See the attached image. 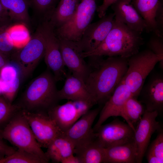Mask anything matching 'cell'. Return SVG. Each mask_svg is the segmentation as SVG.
Returning a JSON list of instances; mask_svg holds the SVG:
<instances>
[{"instance_id": "1", "label": "cell", "mask_w": 163, "mask_h": 163, "mask_svg": "<svg viewBox=\"0 0 163 163\" xmlns=\"http://www.w3.org/2000/svg\"><path fill=\"white\" fill-rule=\"evenodd\" d=\"M90 71L85 83L96 104H104L121 81L128 58L92 56L88 57Z\"/></svg>"}, {"instance_id": "2", "label": "cell", "mask_w": 163, "mask_h": 163, "mask_svg": "<svg viewBox=\"0 0 163 163\" xmlns=\"http://www.w3.org/2000/svg\"><path fill=\"white\" fill-rule=\"evenodd\" d=\"M141 34L114 18L112 28L103 41L94 50L82 52L81 56L84 58L92 56L128 58L138 53L143 45Z\"/></svg>"}, {"instance_id": "3", "label": "cell", "mask_w": 163, "mask_h": 163, "mask_svg": "<svg viewBox=\"0 0 163 163\" xmlns=\"http://www.w3.org/2000/svg\"><path fill=\"white\" fill-rule=\"evenodd\" d=\"M56 82L47 69L30 83L17 104L22 109L28 111L47 112L59 101Z\"/></svg>"}, {"instance_id": "4", "label": "cell", "mask_w": 163, "mask_h": 163, "mask_svg": "<svg viewBox=\"0 0 163 163\" xmlns=\"http://www.w3.org/2000/svg\"><path fill=\"white\" fill-rule=\"evenodd\" d=\"M0 139L7 140L18 149L36 156L46 163L49 161L45 152L36 140L22 109L0 130Z\"/></svg>"}, {"instance_id": "5", "label": "cell", "mask_w": 163, "mask_h": 163, "mask_svg": "<svg viewBox=\"0 0 163 163\" xmlns=\"http://www.w3.org/2000/svg\"><path fill=\"white\" fill-rule=\"evenodd\" d=\"M163 67V57L146 49L128 58V68L121 81L129 88L133 97L137 98L145 80L156 64Z\"/></svg>"}, {"instance_id": "6", "label": "cell", "mask_w": 163, "mask_h": 163, "mask_svg": "<svg viewBox=\"0 0 163 163\" xmlns=\"http://www.w3.org/2000/svg\"><path fill=\"white\" fill-rule=\"evenodd\" d=\"M45 46L43 29L41 23L26 44L17 50L10 57V60L18 68L22 80L30 75L44 57Z\"/></svg>"}, {"instance_id": "7", "label": "cell", "mask_w": 163, "mask_h": 163, "mask_svg": "<svg viewBox=\"0 0 163 163\" xmlns=\"http://www.w3.org/2000/svg\"><path fill=\"white\" fill-rule=\"evenodd\" d=\"M97 8L95 0H82L71 19L61 27L54 29L56 36L74 42L79 40L91 23Z\"/></svg>"}, {"instance_id": "8", "label": "cell", "mask_w": 163, "mask_h": 163, "mask_svg": "<svg viewBox=\"0 0 163 163\" xmlns=\"http://www.w3.org/2000/svg\"><path fill=\"white\" fill-rule=\"evenodd\" d=\"M32 132L41 147L47 148L57 137L63 134L54 121L47 112L31 111L22 109Z\"/></svg>"}, {"instance_id": "9", "label": "cell", "mask_w": 163, "mask_h": 163, "mask_svg": "<svg viewBox=\"0 0 163 163\" xmlns=\"http://www.w3.org/2000/svg\"><path fill=\"white\" fill-rule=\"evenodd\" d=\"M45 39L44 61L47 68L52 72L56 82L65 78L67 75L60 50L59 42L54 28L49 21L41 23Z\"/></svg>"}, {"instance_id": "10", "label": "cell", "mask_w": 163, "mask_h": 163, "mask_svg": "<svg viewBox=\"0 0 163 163\" xmlns=\"http://www.w3.org/2000/svg\"><path fill=\"white\" fill-rule=\"evenodd\" d=\"M94 105L87 101H69L54 106L47 112L63 133Z\"/></svg>"}, {"instance_id": "11", "label": "cell", "mask_w": 163, "mask_h": 163, "mask_svg": "<svg viewBox=\"0 0 163 163\" xmlns=\"http://www.w3.org/2000/svg\"><path fill=\"white\" fill-rule=\"evenodd\" d=\"M95 132L96 140L104 148L134 140L133 129L127 123L118 120L102 125Z\"/></svg>"}, {"instance_id": "12", "label": "cell", "mask_w": 163, "mask_h": 163, "mask_svg": "<svg viewBox=\"0 0 163 163\" xmlns=\"http://www.w3.org/2000/svg\"><path fill=\"white\" fill-rule=\"evenodd\" d=\"M113 13L105 14L97 21L91 23L78 41L74 42L82 52L91 51L104 40L113 26Z\"/></svg>"}, {"instance_id": "13", "label": "cell", "mask_w": 163, "mask_h": 163, "mask_svg": "<svg viewBox=\"0 0 163 163\" xmlns=\"http://www.w3.org/2000/svg\"><path fill=\"white\" fill-rule=\"evenodd\" d=\"M158 114L157 111H150L145 110L134 131V141L136 149V163L142 162L147 150L152 135L162 129L156 120Z\"/></svg>"}, {"instance_id": "14", "label": "cell", "mask_w": 163, "mask_h": 163, "mask_svg": "<svg viewBox=\"0 0 163 163\" xmlns=\"http://www.w3.org/2000/svg\"><path fill=\"white\" fill-rule=\"evenodd\" d=\"M58 38L60 50L65 66L68 68L73 75L85 82L90 69L88 63L81 56L82 52L74 41L64 39Z\"/></svg>"}, {"instance_id": "15", "label": "cell", "mask_w": 163, "mask_h": 163, "mask_svg": "<svg viewBox=\"0 0 163 163\" xmlns=\"http://www.w3.org/2000/svg\"><path fill=\"white\" fill-rule=\"evenodd\" d=\"M101 109L98 107L90 109L63 133V135L74 144L75 148L95 136L92 126Z\"/></svg>"}, {"instance_id": "16", "label": "cell", "mask_w": 163, "mask_h": 163, "mask_svg": "<svg viewBox=\"0 0 163 163\" xmlns=\"http://www.w3.org/2000/svg\"><path fill=\"white\" fill-rule=\"evenodd\" d=\"M132 96L129 88L121 81L101 109L98 119L93 128L94 131L95 132L109 117L119 116L122 106Z\"/></svg>"}, {"instance_id": "17", "label": "cell", "mask_w": 163, "mask_h": 163, "mask_svg": "<svg viewBox=\"0 0 163 163\" xmlns=\"http://www.w3.org/2000/svg\"><path fill=\"white\" fill-rule=\"evenodd\" d=\"M142 103L145 105V110L150 111L161 112L163 109V78L161 75L152 78L141 89Z\"/></svg>"}, {"instance_id": "18", "label": "cell", "mask_w": 163, "mask_h": 163, "mask_svg": "<svg viewBox=\"0 0 163 163\" xmlns=\"http://www.w3.org/2000/svg\"><path fill=\"white\" fill-rule=\"evenodd\" d=\"M111 6L115 19L137 32L141 33L147 30L145 22L129 3H126L123 0H118Z\"/></svg>"}, {"instance_id": "19", "label": "cell", "mask_w": 163, "mask_h": 163, "mask_svg": "<svg viewBox=\"0 0 163 163\" xmlns=\"http://www.w3.org/2000/svg\"><path fill=\"white\" fill-rule=\"evenodd\" d=\"M57 94L59 100L83 101L96 104L85 82L72 74H67L64 85L58 90Z\"/></svg>"}, {"instance_id": "20", "label": "cell", "mask_w": 163, "mask_h": 163, "mask_svg": "<svg viewBox=\"0 0 163 163\" xmlns=\"http://www.w3.org/2000/svg\"><path fill=\"white\" fill-rule=\"evenodd\" d=\"M136 158L134 140L104 148V163H134Z\"/></svg>"}, {"instance_id": "21", "label": "cell", "mask_w": 163, "mask_h": 163, "mask_svg": "<svg viewBox=\"0 0 163 163\" xmlns=\"http://www.w3.org/2000/svg\"><path fill=\"white\" fill-rule=\"evenodd\" d=\"M74 154L81 163H104V148L101 146L94 138L76 146Z\"/></svg>"}, {"instance_id": "22", "label": "cell", "mask_w": 163, "mask_h": 163, "mask_svg": "<svg viewBox=\"0 0 163 163\" xmlns=\"http://www.w3.org/2000/svg\"><path fill=\"white\" fill-rule=\"evenodd\" d=\"M45 153L50 160L61 163L64 159L74 154L75 146L63 134L54 139L47 147Z\"/></svg>"}, {"instance_id": "23", "label": "cell", "mask_w": 163, "mask_h": 163, "mask_svg": "<svg viewBox=\"0 0 163 163\" xmlns=\"http://www.w3.org/2000/svg\"><path fill=\"white\" fill-rule=\"evenodd\" d=\"M8 11L14 24L28 27L30 23L28 9L31 5L29 0H0Z\"/></svg>"}, {"instance_id": "24", "label": "cell", "mask_w": 163, "mask_h": 163, "mask_svg": "<svg viewBox=\"0 0 163 163\" xmlns=\"http://www.w3.org/2000/svg\"><path fill=\"white\" fill-rule=\"evenodd\" d=\"M80 1L60 0L49 21L54 29L61 27L71 19Z\"/></svg>"}, {"instance_id": "25", "label": "cell", "mask_w": 163, "mask_h": 163, "mask_svg": "<svg viewBox=\"0 0 163 163\" xmlns=\"http://www.w3.org/2000/svg\"><path fill=\"white\" fill-rule=\"evenodd\" d=\"M145 108L140 101L133 96L129 97L121 108L119 116L122 117L135 131Z\"/></svg>"}, {"instance_id": "26", "label": "cell", "mask_w": 163, "mask_h": 163, "mask_svg": "<svg viewBox=\"0 0 163 163\" xmlns=\"http://www.w3.org/2000/svg\"><path fill=\"white\" fill-rule=\"evenodd\" d=\"M160 0H134L133 4L140 15L146 22V31L156 34V27L155 19V11Z\"/></svg>"}, {"instance_id": "27", "label": "cell", "mask_w": 163, "mask_h": 163, "mask_svg": "<svg viewBox=\"0 0 163 163\" xmlns=\"http://www.w3.org/2000/svg\"><path fill=\"white\" fill-rule=\"evenodd\" d=\"M60 0H30L31 5L39 15L41 22L49 21Z\"/></svg>"}, {"instance_id": "28", "label": "cell", "mask_w": 163, "mask_h": 163, "mask_svg": "<svg viewBox=\"0 0 163 163\" xmlns=\"http://www.w3.org/2000/svg\"><path fill=\"white\" fill-rule=\"evenodd\" d=\"M0 163H46L36 156L18 149L11 155L0 159Z\"/></svg>"}, {"instance_id": "29", "label": "cell", "mask_w": 163, "mask_h": 163, "mask_svg": "<svg viewBox=\"0 0 163 163\" xmlns=\"http://www.w3.org/2000/svg\"><path fill=\"white\" fill-rule=\"evenodd\" d=\"M21 109L17 104H12L4 96H0V126L6 125Z\"/></svg>"}, {"instance_id": "30", "label": "cell", "mask_w": 163, "mask_h": 163, "mask_svg": "<svg viewBox=\"0 0 163 163\" xmlns=\"http://www.w3.org/2000/svg\"><path fill=\"white\" fill-rule=\"evenodd\" d=\"M9 28H0V51L10 59L17 50L8 34L7 29Z\"/></svg>"}, {"instance_id": "31", "label": "cell", "mask_w": 163, "mask_h": 163, "mask_svg": "<svg viewBox=\"0 0 163 163\" xmlns=\"http://www.w3.org/2000/svg\"><path fill=\"white\" fill-rule=\"evenodd\" d=\"M9 36L17 48L22 46L27 39L28 32L26 29L23 27L12 28L7 29Z\"/></svg>"}, {"instance_id": "32", "label": "cell", "mask_w": 163, "mask_h": 163, "mask_svg": "<svg viewBox=\"0 0 163 163\" xmlns=\"http://www.w3.org/2000/svg\"><path fill=\"white\" fill-rule=\"evenodd\" d=\"M155 139L152 142L148 152L151 153L163 161V132L162 130L158 132Z\"/></svg>"}, {"instance_id": "33", "label": "cell", "mask_w": 163, "mask_h": 163, "mask_svg": "<svg viewBox=\"0 0 163 163\" xmlns=\"http://www.w3.org/2000/svg\"><path fill=\"white\" fill-rule=\"evenodd\" d=\"M148 49L155 54L163 57V37L154 34L147 44Z\"/></svg>"}, {"instance_id": "34", "label": "cell", "mask_w": 163, "mask_h": 163, "mask_svg": "<svg viewBox=\"0 0 163 163\" xmlns=\"http://www.w3.org/2000/svg\"><path fill=\"white\" fill-rule=\"evenodd\" d=\"M9 64L4 66L0 71V78L6 82L13 81L19 77L18 69Z\"/></svg>"}, {"instance_id": "35", "label": "cell", "mask_w": 163, "mask_h": 163, "mask_svg": "<svg viewBox=\"0 0 163 163\" xmlns=\"http://www.w3.org/2000/svg\"><path fill=\"white\" fill-rule=\"evenodd\" d=\"M155 19L157 30L155 35L163 37V8L160 1L155 11Z\"/></svg>"}, {"instance_id": "36", "label": "cell", "mask_w": 163, "mask_h": 163, "mask_svg": "<svg viewBox=\"0 0 163 163\" xmlns=\"http://www.w3.org/2000/svg\"><path fill=\"white\" fill-rule=\"evenodd\" d=\"M14 24L8 11L0 1V28L9 27Z\"/></svg>"}, {"instance_id": "37", "label": "cell", "mask_w": 163, "mask_h": 163, "mask_svg": "<svg viewBox=\"0 0 163 163\" xmlns=\"http://www.w3.org/2000/svg\"><path fill=\"white\" fill-rule=\"evenodd\" d=\"M118 0H103L102 4L97 8L98 17L101 18L104 16L108 8Z\"/></svg>"}, {"instance_id": "38", "label": "cell", "mask_w": 163, "mask_h": 163, "mask_svg": "<svg viewBox=\"0 0 163 163\" xmlns=\"http://www.w3.org/2000/svg\"><path fill=\"white\" fill-rule=\"evenodd\" d=\"M16 150L6 144L0 139V159L11 155Z\"/></svg>"}, {"instance_id": "39", "label": "cell", "mask_w": 163, "mask_h": 163, "mask_svg": "<svg viewBox=\"0 0 163 163\" xmlns=\"http://www.w3.org/2000/svg\"><path fill=\"white\" fill-rule=\"evenodd\" d=\"M147 159L149 163H162L163 161L161 160L153 154L148 152L146 155Z\"/></svg>"}, {"instance_id": "40", "label": "cell", "mask_w": 163, "mask_h": 163, "mask_svg": "<svg viewBox=\"0 0 163 163\" xmlns=\"http://www.w3.org/2000/svg\"><path fill=\"white\" fill-rule=\"evenodd\" d=\"M10 62V59L0 51V71L4 66L9 64Z\"/></svg>"}, {"instance_id": "41", "label": "cell", "mask_w": 163, "mask_h": 163, "mask_svg": "<svg viewBox=\"0 0 163 163\" xmlns=\"http://www.w3.org/2000/svg\"><path fill=\"white\" fill-rule=\"evenodd\" d=\"M61 163H81L79 159L74 154L72 155L63 159Z\"/></svg>"}, {"instance_id": "42", "label": "cell", "mask_w": 163, "mask_h": 163, "mask_svg": "<svg viewBox=\"0 0 163 163\" xmlns=\"http://www.w3.org/2000/svg\"><path fill=\"white\" fill-rule=\"evenodd\" d=\"M4 88V82L0 78V94H3Z\"/></svg>"}, {"instance_id": "43", "label": "cell", "mask_w": 163, "mask_h": 163, "mask_svg": "<svg viewBox=\"0 0 163 163\" xmlns=\"http://www.w3.org/2000/svg\"><path fill=\"white\" fill-rule=\"evenodd\" d=\"M132 0H123V1L126 3H130L131 1Z\"/></svg>"}, {"instance_id": "44", "label": "cell", "mask_w": 163, "mask_h": 163, "mask_svg": "<svg viewBox=\"0 0 163 163\" xmlns=\"http://www.w3.org/2000/svg\"><path fill=\"white\" fill-rule=\"evenodd\" d=\"M80 1H81L82 0H80Z\"/></svg>"}]
</instances>
